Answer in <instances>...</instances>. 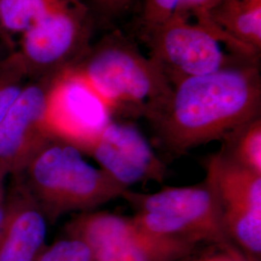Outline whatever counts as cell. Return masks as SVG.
Wrapping results in <instances>:
<instances>
[{"mask_svg": "<svg viewBox=\"0 0 261 261\" xmlns=\"http://www.w3.org/2000/svg\"><path fill=\"white\" fill-rule=\"evenodd\" d=\"M261 116L259 63L235 66L185 79L149 120L160 150L180 158L221 140L236 127Z\"/></svg>", "mask_w": 261, "mask_h": 261, "instance_id": "obj_1", "label": "cell"}, {"mask_svg": "<svg viewBox=\"0 0 261 261\" xmlns=\"http://www.w3.org/2000/svg\"><path fill=\"white\" fill-rule=\"evenodd\" d=\"M68 67L103 99L114 119L149 120L172 89L148 56L118 31L106 35L81 63Z\"/></svg>", "mask_w": 261, "mask_h": 261, "instance_id": "obj_2", "label": "cell"}, {"mask_svg": "<svg viewBox=\"0 0 261 261\" xmlns=\"http://www.w3.org/2000/svg\"><path fill=\"white\" fill-rule=\"evenodd\" d=\"M30 195L46 216L56 221L60 216L93 211L121 198L126 188L84 160L73 144L49 137L27 167Z\"/></svg>", "mask_w": 261, "mask_h": 261, "instance_id": "obj_3", "label": "cell"}, {"mask_svg": "<svg viewBox=\"0 0 261 261\" xmlns=\"http://www.w3.org/2000/svg\"><path fill=\"white\" fill-rule=\"evenodd\" d=\"M168 83L259 63L260 56L226 36L205 14L175 16L140 34Z\"/></svg>", "mask_w": 261, "mask_h": 261, "instance_id": "obj_4", "label": "cell"}, {"mask_svg": "<svg viewBox=\"0 0 261 261\" xmlns=\"http://www.w3.org/2000/svg\"><path fill=\"white\" fill-rule=\"evenodd\" d=\"M121 198L133 209L134 220L152 233L241 252L226 234L214 188L206 176L196 185L152 194L127 189Z\"/></svg>", "mask_w": 261, "mask_h": 261, "instance_id": "obj_5", "label": "cell"}, {"mask_svg": "<svg viewBox=\"0 0 261 261\" xmlns=\"http://www.w3.org/2000/svg\"><path fill=\"white\" fill-rule=\"evenodd\" d=\"M66 235L85 243L95 261H180L200 245L152 233L133 217L103 211L75 216L67 224Z\"/></svg>", "mask_w": 261, "mask_h": 261, "instance_id": "obj_6", "label": "cell"}, {"mask_svg": "<svg viewBox=\"0 0 261 261\" xmlns=\"http://www.w3.org/2000/svg\"><path fill=\"white\" fill-rule=\"evenodd\" d=\"M112 119L103 99L71 67L57 73L50 81L44 116L48 136L88 153Z\"/></svg>", "mask_w": 261, "mask_h": 261, "instance_id": "obj_7", "label": "cell"}, {"mask_svg": "<svg viewBox=\"0 0 261 261\" xmlns=\"http://www.w3.org/2000/svg\"><path fill=\"white\" fill-rule=\"evenodd\" d=\"M206 177L214 188L230 241L251 261H260L261 175L211 155Z\"/></svg>", "mask_w": 261, "mask_h": 261, "instance_id": "obj_8", "label": "cell"}, {"mask_svg": "<svg viewBox=\"0 0 261 261\" xmlns=\"http://www.w3.org/2000/svg\"><path fill=\"white\" fill-rule=\"evenodd\" d=\"M88 154L103 172L126 189L134 184H162L168 167L149 140L129 120L112 119L94 141Z\"/></svg>", "mask_w": 261, "mask_h": 261, "instance_id": "obj_9", "label": "cell"}, {"mask_svg": "<svg viewBox=\"0 0 261 261\" xmlns=\"http://www.w3.org/2000/svg\"><path fill=\"white\" fill-rule=\"evenodd\" d=\"M49 84L22 88L0 122V169L3 172L25 168L50 137L44 124Z\"/></svg>", "mask_w": 261, "mask_h": 261, "instance_id": "obj_10", "label": "cell"}, {"mask_svg": "<svg viewBox=\"0 0 261 261\" xmlns=\"http://www.w3.org/2000/svg\"><path fill=\"white\" fill-rule=\"evenodd\" d=\"M87 9L77 0H66L23 33L28 62L38 69H54L81 48L88 35Z\"/></svg>", "mask_w": 261, "mask_h": 261, "instance_id": "obj_11", "label": "cell"}, {"mask_svg": "<svg viewBox=\"0 0 261 261\" xmlns=\"http://www.w3.org/2000/svg\"><path fill=\"white\" fill-rule=\"evenodd\" d=\"M47 218L27 187L17 186L0 228V261H36L44 251Z\"/></svg>", "mask_w": 261, "mask_h": 261, "instance_id": "obj_12", "label": "cell"}, {"mask_svg": "<svg viewBox=\"0 0 261 261\" xmlns=\"http://www.w3.org/2000/svg\"><path fill=\"white\" fill-rule=\"evenodd\" d=\"M205 15L226 36L260 56L261 0H219Z\"/></svg>", "mask_w": 261, "mask_h": 261, "instance_id": "obj_13", "label": "cell"}, {"mask_svg": "<svg viewBox=\"0 0 261 261\" xmlns=\"http://www.w3.org/2000/svg\"><path fill=\"white\" fill-rule=\"evenodd\" d=\"M221 142L220 157L261 175V116L230 130Z\"/></svg>", "mask_w": 261, "mask_h": 261, "instance_id": "obj_14", "label": "cell"}, {"mask_svg": "<svg viewBox=\"0 0 261 261\" xmlns=\"http://www.w3.org/2000/svg\"><path fill=\"white\" fill-rule=\"evenodd\" d=\"M219 0H140L139 33L175 16L201 15Z\"/></svg>", "mask_w": 261, "mask_h": 261, "instance_id": "obj_15", "label": "cell"}, {"mask_svg": "<svg viewBox=\"0 0 261 261\" xmlns=\"http://www.w3.org/2000/svg\"><path fill=\"white\" fill-rule=\"evenodd\" d=\"M66 0H0V23L9 31L24 33Z\"/></svg>", "mask_w": 261, "mask_h": 261, "instance_id": "obj_16", "label": "cell"}, {"mask_svg": "<svg viewBox=\"0 0 261 261\" xmlns=\"http://www.w3.org/2000/svg\"><path fill=\"white\" fill-rule=\"evenodd\" d=\"M36 261H95L89 247L82 240L67 236L54 243L39 255Z\"/></svg>", "mask_w": 261, "mask_h": 261, "instance_id": "obj_17", "label": "cell"}, {"mask_svg": "<svg viewBox=\"0 0 261 261\" xmlns=\"http://www.w3.org/2000/svg\"><path fill=\"white\" fill-rule=\"evenodd\" d=\"M180 261H251L241 252L228 251L215 246H209V250L196 252Z\"/></svg>", "mask_w": 261, "mask_h": 261, "instance_id": "obj_18", "label": "cell"}, {"mask_svg": "<svg viewBox=\"0 0 261 261\" xmlns=\"http://www.w3.org/2000/svg\"><path fill=\"white\" fill-rule=\"evenodd\" d=\"M21 89L16 81L10 79L0 80V122L8 112L11 105L19 96Z\"/></svg>", "mask_w": 261, "mask_h": 261, "instance_id": "obj_19", "label": "cell"}, {"mask_svg": "<svg viewBox=\"0 0 261 261\" xmlns=\"http://www.w3.org/2000/svg\"><path fill=\"white\" fill-rule=\"evenodd\" d=\"M105 15L118 17L135 6L140 0H94Z\"/></svg>", "mask_w": 261, "mask_h": 261, "instance_id": "obj_20", "label": "cell"}, {"mask_svg": "<svg viewBox=\"0 0 261 261\" xmlns=\"http://www.w3.org/2000/svg\"><path fill=\"white\" fill-rule=\"evenodd\" d=\"M1 180H2V175H0V228L3 223V219H4V212H5V208L3 206V200H2V186H1Z\"/></svg>", "mask_w": 261, "mask_h": 261, "instance_id": "obj_21", "label": "cell"}]
</instances>
